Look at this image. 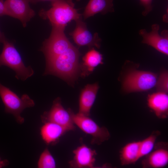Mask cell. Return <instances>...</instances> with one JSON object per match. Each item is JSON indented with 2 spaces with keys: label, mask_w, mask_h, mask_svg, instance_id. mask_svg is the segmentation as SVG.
<instances>
[{
  "label": "cell",
  "mask_w": 168,
  "mask_h": 168,
  "mask_svg": "<svg viewBox=\"0 0 168 168\" xmlns=\"http://www.w3.org/2000/svg\"><path fill=\"white\" fill-rule=\"evenodd\" d=\"M80 55L78 49L72 45L62 54L46 60L44 75H53L68 82L74 81L80 69Z\"/></svg>",
  "instance_id": "1"
},
{
  "label": "cell",
  "mask_w": 168,
  "mask_h": 168,
  "mask_svg": "<svg viewBox=\"0 0 168 168\" xmlns=\"http://www.w3.org/2000/svg\"><path fill=\"white\" fill-rule=\"evenodd\" d=\"M51 4V8L47 10H41L39 15L44 19L48 20L52 27L65 28L72 21L82 17L72 0H54Z\"/></svg>",
  "instance_id": "2"
},
{
  "label": "cell",
  "mask_w": 168,
  "mask_h": 168,
  "mask_svg": "<svg viewBox=\"0 0 168 168\" xmlns=\"http://www.w3.org/2000/svg\"><path fill=\"white\" fill-rule=\"evenodd\" d=\"M3 48L0 54V67L6 66L15 72V77L22 81L32 76L34 71L30 66L26 67L21 57L13 43L6 38L3 41Z\"/></svg>",
  "instance_id": "3"
},
{
  "label": "cell",
  "mask_w": 168,
  "mask_h": 168,
  "mask_svg": "<svg viewBox=\"0 0 168 168\" xmlns=\"http://www.w3.org/2000/svg\"><path fill=\"white\" fill-rule=\"evenodd\" d=\"M0 97L5 106V112L12 114L20 124L24 122L21 114L26 108L34 107L35 103L26 94L19 97L10 89L0 82Z\"/></svg>",
  "instance_id": "4"
},
{
  "label": "cell",
  "mask_w": 168,
  "mask_h": 168,
  "mask_svg": "<svg viewBox=\"0 0 168 168\" xmlns=\"http://www.w3.org/2000/svg\"><path fill=\"white\" fill-rule=\"evenodd\" d=\"M157 79L156 75L152 72L133 70L125 77L122 88L127 93L146 91L155 86Z\"/></svg>",
  "instance_id": "5"
},
{
  "label": "cell",
  "mask_w": 168,
  "mask_h": 168,
  "mask_svg": "<svg viewBox=\"0 0 168 168\" xmlns=\"http://www.w3.org/2000/svg\"><path fill=\"white\" fill-rule=\"evenodd\" d=\"M69 110L74 124L92 137L91 144L99 145L110 139V135L106 127H100L89 116L75 114L71 110Z\"/></svg>",
  "instance_id": "6"
},
{
  "label": "cell",
  "mask_w": 168,
  "mask_h": 168,
  "mask_svg": "<svg viewBox=\"0 0 168 168\" xmlns=\"http://www.w3.org/2000/svg\"><path fill=\"white\" fill-rule=\"evenodd\" d=\"M65 29L52 27L49 37L44 41L40 49L46 60L62 54L72 45L65 35Z\"/></svg>",
  "instance_id": "7"
},
{
  "label": "cell",
  "mask_w": 168,
  "mask_h": 168,
  "mask_svg": "<svg viewBox=\"0 0 168 168\" xmlns=\"http://www.w3.org/2000/svg\"><path fill=\"white\" fill-rule=\"evenodd\" d=\"M42 121L53 122L60 125L69 131L73 130L75 127L69 110H66L58 97L54 101L53 105L48 111L44 112L41 116Z\"/></svg>",
  "instance_id": "8"
},
{
  "label": "cell",
  "mask_w": 168,
  "mask_h": 168,
  "mask_svg": "<svg viewBox=\"0 0 168 168\" xmlns=\"http://www.w3.org/2000/svg\"><path fill=\"white\" fill-rule=\"evenodd\" d=\"M160 26L155 24L152 26V30L148 32L145 29H141L139 34L142 37V42L151 46L158 51L168 55V31L164 30L160 34Z\"/></svg>",
  "instance_id": "9"
},
{
  "label": "cell",
  "mask_w": 168,
  "mask_h": 168,
  "mask_svg": "<svg viewBox=\"0 0 168 168\" xmlns=\"http://www.w3.org/2000/svg\"><path fill=\"white\" fill-rule=\"evenodd\" d=\"M29 0H6L4 2L7 15L17 19L25 27L35 15L30 7Z\"/></svg>",
  "instance_id": "10"
},
{
  "label": "cell",
  "mask_w": 168,
  "mask_h": 168,
  "mask_svg": "<svg viewBox=\"0 0 168 168\" xmlns=\"http://www.w3.org/2000/svg\"><path fill=\"white\" fill-rule=\"evenodd\" d=\"M75 21V29L70 34L75 43L80 46H86L90 48L95 46L99 48L101 40L98 33L92 34L88 30L86 24L82 21V18Z\"/></svg>",
  "instance_id": "11"
},
{
  "label": "cell",
  "mask_w": 168,
  "mask_h": 168,
  "mask_svg": "<svg viewBox=\"0 0 168 168\" xmlns=\"http://www.w3.org/2000/svg\"><path fill=\"white\" fill-rule=\"evenodd\" d=\"M168 143L161 142L155 144L152 151L145 156L142 164L143 168H161L168 163Z\"/></svg>",
  "instance_id": "12"
},
{
  "label": "cell",
  "mask_w": 168,
  "mask_h": 168,
  "mask_svg": "<svg viewBox=\"0 0 168 168\" xmlns=\"http://www.w3.org/2000/svg\"><path fill=\"white\" fill-rule=\"evenodd\" d=\"M73 159L69 162L70 167L73 168L95 167L96 151L84 144L78 147L73 151Z\"/></svg>",
  "instance_id": "13"
},
{
  "label": "cell",
  "mask_w": 168,
  "mask_h": 168,
  "mask_svg": "<svg viewBox=\"0 0 168 168\" xmlns=\"http://www.w3.org/2000/svg\"><path fill=\"white\" fill-rule=\"evenodd\" d=\"M149 107L159 119H164L168 116L167 93L157 92L149 95L147 99Z\"/></svg>",
  "instance_id": "14"
},
{
  "label": "cell",
  "mask_w": 168,
  "mask_h": 168,
  "mask_svg": "<svg viewBox=\"0 0 168 168\" xmlns=\"http://www.w3.org/2000/svg\"><path fill=\"white\" fill-rule=\"evenodd\" d=\"M99 88L97 83L87 84L82 90L79 99L78 113L90 116V110L94 102Z\"/></svg>",
  "instance_id": "15"
},
{
  "label": "cell",
  "mask_w": 168,
  "mask_h": 168,
  "mask_svg": "<svg viewBox=\"0 0 168 168\" xmlns=\"http://www.w3.org/2000/svg\"><path fill=\"white\" fill-rule=\"evenodd\" d=\"M113 0H89L83 16L84 19L98 13L105 14L114 12Z\"/></svg>",
  "instance_id": "16"
},
{
  "label": "cell",
  "mask_w": 168,
  "mask_h": 168,
  "mask_svg": "<svg viewBox=\"0 0 168 168\" xmlns=\"http://www.w3.org/2000/svg\"><path fill=\"white\" fill-rule=\"evenodd\" d=\"M69 131L67 128L51 122H47L40 129V134L44 141L47 144L56 142L59 138Z\"/></svg>",
  "instance_id": "17"
},
{
  "label": "cell",
  "mask_w": 168,
  "mask_h": 168,
  "mask_svg": "<svg viewBox=\"0 0 168 168\" xmlns=\"http://www.w3.org/2000/svg\"><path fill=\"white\" fill-rule=\"evenodd\" d=\"M140 141H133L126 144L119 152L121 164L125 166L134 164L140 158Z\"/></svg>",
  "instance_id": "18"
},
{
  "label": "cell",
  "mask_w": 168,
  "mask_h": 168,
  "mask_svg": "<svg viewBox=\"0 0 168 168\" xmlns=\"http://www.w3.org/2000/svg\"><path fill=\"white\" fill-rule=\"evenodd\" d=\"M102 55L93 48L90 49L83 57L82 63L80 68L81 75L86 77L91 73L95 68L102 63Z\"/></svg>",
  "instance_id": "19"
},
{
  "label": "cell",
  "mask_w": 168,
  "mask_h": 168,
  "mask_svg": "<svg viewBox=\"0 0 168 168\" xmlns=\"http://www.w3.org/2000/svg\"><path fill=\"white\" fill-rule=\"evenodd\" d=\"M158 130L154 131L148 137L140 141V158L144 157L153 149L157 138L160 134Z\"/></svg>",
  "instance_id": "20"
},
{
  "label": "cell",
  "mask_w": 168,
  "mask_h": 168,
  "mask_svg": "<svg viewBox=\"0 0 168 168\" xmlns=\"http://www.w3.org/2000/svg\"><path fill=\"white\" fill-rule=\"evenodd\" d=\"M39 168H55L56 167L54 159L47 148L41 154L38 162Z\"/></svg>",
  "instance_id": "21"
},
{
  "label": "cell",
  "mask_w": 168,
  "mask_h": 168,
  "mask_svg": "<svg viewBox=\"0 0 168 168\" xmlns=\"http://www.w3.org/2000/svg\"><path fill=\"white\" fill-rule=\"evenodd\" d=\"M155 86L157 92L167 93L168 92V73L164 70L161 73L157 79Z\"/></svg>",
  "instance_id": "22"
},
{
  "label": "cell",
  "mask_w": 168,
  "mask_h": 168,
  "mask_svg": "<svg viewBox=\"0 0 168 168\" xmlns=\"http://www.w3.org/2000/svg\"><path fill=\"white\" fill-rule=\"evenodd\" d=\"M153 0H139L140 4L143 7L144 10L142 14L144 16L147 15L152 10Z\"/></svg>",
  "instance_id": "23"
},
{
  "label": "cell",
  "mask_w": 168,
  "mask_h": 168,
  "mask_svg": "<svg viewBox=\"0 0 168 168\" xmlns=\"http://www.w3.org/2000/svg\"><path fill=\"white\" fill-rule=\"evenodd\" d=\"M7 15L4 2L0 0V16Z\"/></svg>",
  "instance_id": "24"
},
{
  "label": "cell",
  "mask_w": 168,
  "mask_h": 168,
  "mask_svg": "<svg viewBox=\"0 0 168 168\" xmlns=\"http://www.w3.org/2000/svg\"><path fill=\"white\" fill-rule=\"evenodd\" d=\"M9 164V161L6 159L2 160L0 157V168L7 166Z\"/></svg>",
  "instance_id": "25"
},
{
  "label": "cell",
  "mask_w": 168,
  "mask_h": 168,
  "mask_svg": "<svg viewBox=\"0 0 168 168\" xmlns=\"http://www.w3.org/2000/svg\"><path fill=\"white\" fill-rule=\"evenodd\" d=\"M30 2L36 3L40 2L49 1L52 2L54 0H29Z\"/></svg>",
  "instance_id": "26"
},
{
  "label": "cell",
  "mask_w": 168,
  "mask_h": 168,
  "mask_svg": "<svg viewBox=\"0 0 168 168\" xmlns=\"http://www.w3.org/2000/svg\"><path fill=\"white\" fill-rule=\"evenodd\" d=\"M6 38L4 34L0 30V44L2 43Z\"/></svg>",
  "instance_id": "27"
},
{
  "label": "cell",
  "mask_w": 168,
  "mask_h": 168,
  "mask_svg": "<svg viewBox=\"0 0 168 168\" xmlns=\"http://www.w3.org/2000/svg\"><path fill=\"white\" fill-rule=\"evenodd\" d=\"M76 1H77L78 2V1H80V0H76Z\"/></svg>",
  "instance_id": "28"
}]
</instances>
